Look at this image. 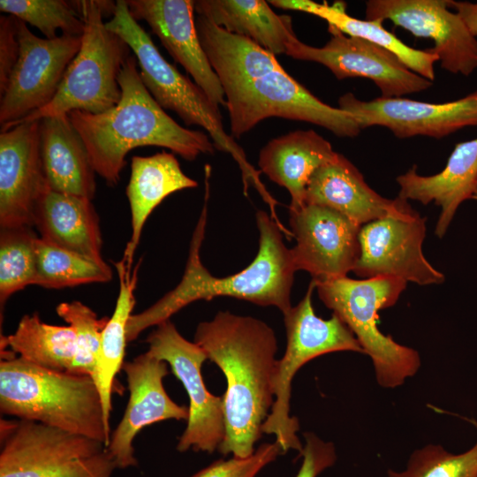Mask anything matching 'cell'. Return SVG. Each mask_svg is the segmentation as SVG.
I'll return each mask as SVG.
<instances>
[{"label": "cell", "mask_w": 477, "mask_h": 477, "mask_svg": "<svg viewBox=\"0 0 477 477\" xmlns=\"http://www.w3.org/2000/svg\"><path fill=\"white\" fill-rule=\"evenodd\" d=\"M398 196L423 205L434 202L441 208L435 234L442 238L461 206L473 200L477 185V137L457 143L444 168L438 173L424 176L417 165L396 178Z\"/></svg>", "instance_id": "7402d4cb"}, {"label": "cell", "mask_w": 477, "mask_h": 477, "mask_svg": "<svg viewBox=\"0 0 477 477\" xmlns=\"http://www.w3.org/2000/svg\"><path fill=\"white\" fill-rule=\"evenodd\" d=\"M338 108L350 113L361 130L382 126L398 139H442L465 127L477 126V89L445 102L381 96L362 101L346 93L338 98Z\"/></svg>", "instance_id": "2e32d148"}, {"label": "cell", "mask_w": 477, "mask_h": 477, "mask_svg": "<svg viewBox=\"0 0 477 477\" xmlns=\"http://www.w3.org/2000/svg\"><path fill=\"white\" fill-rule=\"evenodd\" d=\"M303 435L305 444L300 453L302 464L295 477H317L336 463L335 445L313 432H305Z\"/></svg>", "instance_id": "8d00e7d4"}, {"label": "cell", "mask_w": 477, "mask_h": 477, "mask_svg": "<svg viewBox=\"0 0 477 477\" xmlns=\"http://www.w3.org/2000/svg\"><path fill=\"white\" fill-rule=\"evenodd\" d=\"M314 130H296L270 140L260 151L258 165L271 181L291 195L289 210L302 208L313 173L337 154Z\"/></svg>", "instance_id": "cb8c5ba5"}, {"label": "cell", "mask_w": 477, "mask_h": 477, "mask_svg": "<svg viewBox=\"0 0 477 477\" xmlns=\"http://www.w3.org/2000/svg\"><path fill=\"white\" fill-rule=\"evenodd\" d=\"M56 311L75 333L76 353L72 373L93 378L102 333L109 317L98 318L95 311L77 300L60 303Z\"/></svg>", "instance_id": "e575fe53"}, {"label": "cell", "mask_w": 477, "mask_h": 477, "mask_svg": "<svg viewBox=\"0 0 477 477\" xmlns=\"http://www.w3.org/2000/svg\"><path fill=\"white\" fill-rule=\"evenodd\" d=\"M315 283L311 280L302 299L284 314L286 348L277 360L274 376L275 400L264 421L261 431L273 435L283 453L290 450L300 455L303 445L297 432L299 423L290 414L292 382L299 369L307 362L327 353L353 352L364 353L354 334L335 314L322 319L314 313L312 296Z\"/></svg>", "instance_id": "9c48e42d"}, {"label": "cell", "mask_w": 477, "mask_h": 477, "mask_svg": "<svg viewBox=\"0 0 477 477\" xmlns=\"http://www.w3.org/2000/svg\"><path fill=\"white\" fill-rule=\"evenodd\" d=\"M9 346L21 359L36 366L72 373L76 353L73 329L42 322L38 314H25L15 332L1 338V349Z\"/></svg>", "instance_id": "f546056e"}, {"label": "cell", "mask_w": 477, "mask_h": 477, "mask_svg": "<svg viewBox=\"0 0 477 477\" xmlns=\"http://www.w3.org/2000/svg\"><path fill=\"white\" fill-rule=\"evenodd\" d=\"M111 268L98 261L50 244L40 237L36 240L34 285L63 289L112 279Z\"/></svg>", "instance_id": "4dcf8cb0"}, {"label": "cell", "mask_w": 477, "mask_h": 477, "mask_svg": "<svg viewBox=\"0 0 477 477\" xmlns=\"http://www.w3.org/2000/svg\"><path fill=\"white\" fill-rule=\"evenodd\" d=\"M193 10L273 55L286 54L288 46L298 39L291 16L276 13L264 0H193Z\"/></svg>", "instance_id": "4316f807"}, {"label": "cell", "mask_w": 477, "mask_h": 477, "mask_svg": "<svg viewBox=\"0 0 477 477\" xmlns=\"http://www.w3.org/2000/svg\"><path fill=\"white\" fill-rule=\"evenodd\" d=\"M117 81L122 96L113 108L99 114L68 113L85 142L95 173L108 186L119 182L126 155L135 148H165L186 161L215 152L207 133L183 127L155 102L141 80L133 54L125 62Z\"/></svg>", "instance_id": "277c9868"}, {"label": "cell", "mask_w": 477, "mask_h": 477, "mask_svg": "<svg viewBox=\"0 0 477 477\" xmlns=\"http://www.w3.org/2000/svg\"><path fill=\"white\" fill-rule=\"evenodd\" d=\"M473 200H475L477 201V185H476L475 191L473 196Z\"/></svg>", "instance_id": "ab89813d"}, {"label": "cell", "mask_w": 477, "mask_h": 477, "mask_svg": "<svg viewBox=\"0 0 477 477\" xmlns=\"http://www.w3.org/2000/svg\"><path fill=\"white\" fill-rule=\"evenodd\" d=\"M477 428V421L473 420ZM388 477H477V442L468 450L453 454L440 444L415 450L403 471L389 469Z\"/></svg>", "instance_id": "836d02e7"}, {"label": "cell", "mask_w": 477, "mask_h": 477, "mask_svg": "<svg viewBox=\"0 0 477 477\" xmlns=\"http://www.w3.org/2000/svg\"><path fill=\"white\" fill-rule=\"evenodd\" d=\"M322 302L352 330L372 360L377 383L394 389L417 374L419 352L398 344L378 328L380 310L394 306L407 283L392 276L353 279L344 276L315 282Z\"/></svg>", "instance_id": "ba28073f"}, {"label": "cell", "mask_w": 477, "mask_h": 477, "mask_svg": "<svg viewBox=\"0 0 477 477\" xmlns=\"http://www.w3.org/2000/svg\"><path fill=\"white\" fill-rule=\"evenodd\" d=\"M449 6L462 18L470 32L477 37V2L449 0Z\"/></svg>", "instance_id": "f35d334b"}, {"label": "cell", "mask_w": 477, "mask_h": 477, "mask_svg": "<svg viewBox=\"0 0 477 477\" xmlns=\"http://www.w3.org/2000/svg\"><path fill=\"white\" fill-rule=\"evenodd\" d=\"M330 39L322 47L299 39L287 49V56L321 64L339 80L367 78L378 87L381 97H403L430 88L433 82L405 65L390 51L364 39L349 36L328 26Z\"/></svg>", "instance_id": "4fadbf2b"}, {"label": "cell", "mask_w": 477, "mask_h": 477, "mask_svg": "<svg viewBox=\"0 0 477 477\" xmlns=\"http://www.w3.org/2000/svg\"><path fill=\"white\" fill-rule=\"evenodd\" d=\"M294 268L322 282L347 276L360 254V226L326 207L305 204L289 210Z\"/></svg>", "instance_id": "e0dca14e"}, {"label": "cell", "mask_w": 477, "mask_h": 477, "mask_svg": "<svg viewBox=\"0 0 477 477\" xmlns=\"http://www.w3.org/2000/svg\"><path fill=\"white\" fill-rule=\"evenodd\" d=\"M0 477H112L117 466L95 439L26 420H0Z\"/></svg>", "instance_id": "30bf717a"}, {"label": "cell", "mask_w": 477, "mask_h": 477, "mask_svg": "<svg viewBox=\"0 0 477 477\" xmlns=\"http://www.w3.org/2000/svg\"><path fill=\"white\" fill-rule=\"evenodd\" d=\"M281 454L284 453L276 442L264 443L248 457L219 459L191 477H255Z\"/></svg>", "instance_id": "d590c367"}, {"label": "cell", "mask_w": 477, "mask_h": 477, "mask_svg": "<svg viewBox=\"0 0 477 477\" xmlns=\"http://www.w3.org/2000/svg\"><path fill=\"white\" fill-rule=\"evenodd\" d=\"M146 342L148 353L166 362L180 381L188 398L186 427L178 438L177 450L213 453L225 437L223 396L209 392L201 367L208 357L194 342L186 340L169 319L155 326Z\"/></svg>", "instance_id": "8fae6325"}, {"label": "cell", "mask_w": 477, "mask_h": 477, "mask_svg": "<svg viewBox=\"0 0 477 477\" xmlns=\"http://www.w3.org/2000/svg\"><path fill=\"white\" fill-rule=\"evenodd\" d=\"M201 44L222 86L232 138L269 117L308 122L339 138H355L353 117L321 101L287 73L275 55L197 15Z\"/></svg>", "instance_id": "6da1fadb"}, {"label": "cell", "mask_w": 477, "mask_h": 477, "mask_svg": "<svg viewBox=\"0 0 477 477\" xmlns=\"http://www.w3.org/2000/svg\"><path fill=\"white\" fill-rule=\"evenodd\" d=\"M426 221L414 210L406 216H386L362 225L353 272L360 278L392 276L420 286L443 284L445 276L423 253Z\"/></svg>", "instance_id": "5bb4252c"}, {"label": "cell", "mask_w": 477, "mask_h": 477, "mask_svg": "<svg viewBox=\"0 0 477 477\" xmlns=\"http://www.w3.org/2000/svg\"><path fill=\"white\" fill-rule=\"evenodd\" d=\"M0 11L39 29L46 39L83 34L84 23L75 1L0 0Z\"/></svg>", "instance_id": "d6a6232c"}, {"label": "cell", "mask_w": 477, "mask_h": 477, "mask_svg": "<svg viewBox=\"0 0 477 477\" xmlns=\"http://www.w3.org/2000/svg\"><path fill=\"white\" fill-rule=\"evenodd\" d=\"M193 342L222 370L227 382L223 395L225 437L218 450L248 457L263 434L261 427L275 400V331L260 319L219 311L197 325Z\"/></svg>", "instance_id": "7a4b0ae2"}, {"label": "cell", "mask_w": 477, "mask_h": 477, "mask_svg": "<svg viewBox=\"0 0 477 477\" xmlns=\"http://www.w3.org/2000/svg\"><path fill=\"white\" fill-rule=\"evenodd\" d=\"M449 0H368L366 19L391 21L416 37L433 40L428 50L438 57L441 68L470 76L477 70V37Z\"/></svg>", "instance_id": "9a60e30c"}, {"label": "cell", "mask_w": 477, "mask_h": 477, "mask_svg": "<svg viewBox=\"0 0 477 477\" xmlns=\"http://www.w3.org/2000/svg\"><path fill=\"white\" fill-rule=\"evenodd\" d=\"M198 186L186 176L172 153L163 151L150 156L132 157L126 196L131 212V236L123 258L132 267L143 227L154 209L171 193Z\"/></svg>", "instance_id": "d4e9b609"}, {"label": "cell", "mask_w": 477, "mask_h": 477, "mask_svg": "<svg viewBox=\"0 0 477 477\" xmlns=\"http://www.w3.org/2000/svg\"><path fill=\"white\" fill-rule=\"evenodd\" d=\"M115 265L119 278V292L114 312L102 333L93 376L101 396L104 419L110 428L112 389L115 377L125 362L126 327L135 304L134 290L139 268L136 267L132 272V268L122 260Z\"/></svg>", "instance_id": "f1b7e54d"}, {"label": "cell", "mask_w": 477, "mask_h": 477, "mask_svg": "<svg viewBox=\"0 0 477 477\" xmlns=\"http://www.w3.org/2000/svg\"><path fill=\"white\" fill-rule=\"evenodd\" d=\"M168 366L148 352L124 362L129 400L107 446L117 468L137 466L132 443L145 427L166 420H187L188 408L175 403L164 389L163 381L169 374Z\"/></svg>", "instance_id": "d6986e66"}, {"label": "cell", "mask_w": 477, "mask_h": 477, "mask_svg": "<svg viewBox=\"0 0 477 477\" xmlns=\"http://www.w3.org/2000/svg\"><path fill=\"white\" fill-rule=\"evenodd\" d=\"M20 44L18 37V19L0 17V95L4 92L11 72L18 62Z\"/></svg>", "instance_id": "74e56055"}, {"label": "cell", "mask_w": 477, "mask_h": 477, "mask_svg": "<svg viewBox=\"0 0 477 477\" xmlns=\"http://www.w3.org/2000/svg\"><path fill=\"white\" fill-rule=\"evenodd\" d=\"M33 227L0 229L1 309L17 292L34 284L36 240Z\"/></svg>", "instance_id": "1f68e13d"}, {"label": "cell", "mask_w": 477, "mask_h": 477, "mask_svg": "<svg viewBox=\"0 0 477 477\" xmlns=\"http://www.w3.org/2000/svg\"><path fill=\"white\" fill-rule=\"evenodd\" d=\"M91 201L49 190L34 217L40 238L89 259L104 261L99 217Z\"/></svg>", "instance_id": "484cf974"}, {"label": "cell", "mask_w": 477, "mask_h": 477, "mask_svg": "<svg viewBox=\"0 0 477 477\" xmlns=\"http://www.w3.org/2000/svg\"><path fill=\"white\" fill-rule=\"evenodd\" d=\"M209 177L210 170H206L204 205L190 241L183 276L174 289L152 306L131 315L126 327L127 342L133 341L145 329L169 320L187 305L200 299L232 297L262 307H275L283 314L292 308L291 292L296 269L291 249L285 246L282 235L291 237L292 233L263 210H258L256 214L258 253L246 269L217 277L202 264L200 251L207 223Z\"/></svg>", "instance_id": "3957f363"}, {"label": "cell", "mask_w": 477, "mask_h": 477, "mask_svg": "<svg viewBox=\"0 0 477 477\" xmlns=\"http://www.w3.org/2000/svg\"><path fill=\"white\" fill-rule=\"evenodd\" d=\"M50 190L40 148V122L0 132V229L34 227L35 209Z\"/></svg>", "instance_id": "ac0fdd59"}, {"label": "cell", "mask_w": 477, "mask_h": 477, "mask_svg": "<svg viewBox=\"0 0 477 477\" xmlns=\"http://www.w3.org/2000/svg\"><path fill=\"white\" fill-rule=\"evenodd\" d=\"M0 411L87 436L106 446L110 441L111 430L91 376L44 368L5 350L1 351Z\"/></svg>", "instance_id": "5b68a950"}, {"label": "cell", "mask_w": 477, "mask_h": 477, "mask_svg": "<svg viewBox=\"0 0 477 477\" xmlns=\"http://www.w3.org/2000/svg\"><path fill=\"white\" fill-rule=\"evenodd\" d=\"M75 2L84 23L79 52L67 67L53 100L11 127L73 110L99 114L119 102L122 91L117 78L132 50L103 22L105 17L113 15L116 2Z\"/></svg>", "instance_id": "52a82bcc"}, {"label": "cell", "mask_w": 477, "mask_h": 477, "mask_svg": "<svg viewBox=\"0 0 477 477\" xmlns=\"http://www.w3.org/2000/svg\"><path fill=\"white\" fill-rule=\"evenodd\" d=\"M106 27L120 36L137 59L141 80L163 109L174 111L186 125H199L207 131L216 149L230 154L242 172L244 189L254 186L261 194L267 190L259 172L248 163L244 150L229 135L223 124L219 106L204 91L183 75L162 56L149 34L131 15L126 0L116 1L114 13Z\"/></svg>", "instance_id": "8992f818"}, {"label": "cell", "mask_w": 477, "mask_h": 477, "mask_svg": "<svg viewBox=\"0 0 477 477\" xmlns=\"http://www.w3.org/2000/svg\"><path fill=\"white\" fill-rule=\"evenodd\" d=\"M273 6L284 10L298 11L324 19L343 34L364 39L383 48L395 55L405 65L420 76L434 81L435 63L438 57L428 49H414L404 43L393 33L382 26V20L360 19L349 15L344 3L336 2L329 5L311 0H270Z\"/></svg>", "instance_id": "83f0119b"}, {"label": "cell", "mask_w": 477, "mask_h": 477, "mask_svg": "<svg viewBox=\"0 0 477 477\" xmlns=\"http://www.w3.org/2000/svg\"><path fill=\"white\" fill-rule=\"evenodd\" d=\"M39 122L41 156L49 189L92 200L96 191L95 171L69 116L46 117Z\"/></svg>", "instance_id": "603a6c76"}, {"label": "cell", "mask_w": 477, "mask_h": 477, "mask_svg": "<svg viewBox=\"0 0 477 477\" xmlns=\"http://www.w3.org/2000/svg\"><path fill=\"white\" fill-rule=\"evenodd\" d=\"M131 15L144 20L172 58L208 95L215 105H224L219 79L201 44L193 0H126Z\"/></svg>", "instance_id": "ffe728a7"}, {"label": "cell", "mask_w": 477, "mask_h": 477, "mask_svg": "<svg viewBox=\"0 0 477 477\" xmlns=\"http://www.w3.org/2000/svg\"><path fill=\"white\" fill-rule=\"evenodd\" d=\"M305 202L333 209L360 227L380 218L406 216L414 211L407 201L387 199L376 193L340 153L313 173Z\"/></svg>", "instance_id": "44dd1931"}, {"label": "cell", "mask_w": 477, "mask_h": 477, "mask_svg": "<svg viewBox=\"0 0 477 477\" xmlns=\"http://www.w3.org/2000/svg\"><path fill=\"white\" fill-rule=\"evenodd\" d=\"M18 37L19 57L0 95L1 132L53 100L81 45L80 36L38 37L19 19Z\"/></svg>", "instance_id": "7c38bea8"}]
</instances>
